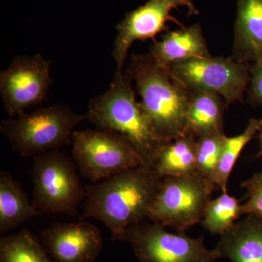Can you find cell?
Returning <instances> with one entry per match:
<instances>
[{
  "mask_svg": "<svg viewBox=\"0 0 262 262\" xmlns=\"http://www.w3.org/2000/svg\"><path fill=\"white\" fill-rule=\"evenodd\" d=\"M130 77L116 70L104 94L90 101L86 120L98 130H112L125 136L151 167L160 149L169 141L157 133L149 117L136 100Z\"/></svg>",
  "mask_w": 262,
  "mask_h": 262,
  "instance_id": "7a4b0ae2",
  "label": "cell"
},
{
  "mask_svg": "<svg viewBox=\"0 0 262 262\" xmlns=\"http://www.w3.org/2000/svg\"><path fill=\"white\" fill-rule=\"evenodd\" d=\"M72 156L81 175L94 183L146 165L127 138L112 130H75Z\"/></svg>",
  "mask_w": 262,
  "mask_h": 262,
  "instance_id": "8992f818",
  "label": "cell"
},
{
  "mask_svg": "<svg viewBox=\"0 0 262 262\" xmlns=\"http://www.w3.org/2000/svg\"><path fill=\"white\" fill-rule=\"evenodd\" d=\"M226 138L224 132H215L196 139V173L213 184Z\"/></svg>",
  "mask_w": 262,
  "mask_h": 262,
  "instance_id": "7402d4cb",
  "label": "cell"
},
{
  "mask_svg": "<svg viewBox=\"0 0 262 262\" xmlns=\"http://www.w3.org/2000/svg\"><path fill=\"white\" fill-rule=\"evenodd\" d=\"M27 229L0 239V262H55L47 248Z\"/></svg>",
  "mask_w": 262,
  "mask_h": 262,
  "instance_id": "d6986e66",
  "label": "cell"
},
{
  "mask_svg": "<svg viewBox=\"0 0 262 262\" xmlns=\"http://www.w3.org/2000/svg\"><path fill=\"white\" fill-rule=\"evenodd\" d=\"M261 129L262 119H251L242 134L234 137L226 138L214 181L215 187L220 188L222 192H227L229 176L243 149Z\"/></svg>",
  "mask_w": 262,
  "mask_h": 262,
  "instance_id": "44dd1931",
  "label": "cell"
},
{
  "mask_svg": "<svg viewBox=\"0 0 262 262\" xmlns=\"http://www.w3.org/2000/svg\"><path fill=\"white\" fill-rule=\"evenodd\" d=\"M41 236L55 262H94L103 249L101 231L84 220L53 224Z\"/></svg>",
  "mask_w": 262,
  "mask_h": 262,
  "instance_id": "7c38bea8",
  "label": "cell"
},
{
  "mask_svg": "<svg viewBox=\"0 0 262 262\" xmlns=\"http://www.w3.org/2000/svg\"><path fill=\"white\" fill-rule=\"evenodd\" d=\"M196 152V139L188 133L163 146L151 167L161 179L195 173Z\"/></svg>",
  "mask_w": 262,
  "mask_h": 262,
  "instance_id": "ac0fdd59",
  "label": "cell"
},
{
  "mask_svg": "<svg viewBox=\"0 0 262 262\" xmlns=\"http://www.w3.org/2000/svg\"><path fill=\"white\" fill-rule=\"evenodd\" d=\"M149 54L165 68L177 62L211 56L200 24L167 32L161 40H154Z\"/></svg>",
  "mask_w": 262,
  "mask_h": 262,
  "instance_id": "4fadbf2b",
  "label": "cell"
},
{
  "mask_svg": "<svg viewBox=\"0 0 262 262\" xmlns=\"http://www.w3.org/2000/svg\"><path fill=\"white\" fill-rule=\"evenodd\" d=\"M214 249L232 262H262V219L248 215L221 236Z\"/></svg>",
  "mask_w": 262,
  "mask_h": 262,
  "instance_id": "9a60e30c",
  "label": "cell"
},
{
  "mask_svg": "<svg viewBox=\"0 0 262 262\" xmlns=\"http://www.w3.org/2000/svg\"><path fill=\"white\" fill-rule=\"evenodd\" d=\"M166 69L190 92L213 91L225 98L226 106L242 102L251 80V65L223 57L193 58Z\"/></svg>",
  "mask_w": 262,
  "mask_h": 262,
  "instance_id": "ba28073f",
  "label": "cell"
},
{
  "mask_svg": "<svg viewBox=\"0 0 262 262\" xmlns=\"http://www.w3.org/2000/svg\"><path fill=\"white\" fill-rule=\"evenodd\" d=\"M248 94V102L252 106H262V60L251 65Z\"/></svg>",
  "mask_w": 262,
  "mask_h": 262,
  "instance_id": "cb8c5ba5",
  "label": "cell"
},
{
  "mask_svg": "<svg viewBox=\"0 0 262 262\" xmlns=\"http://www.w3.org/2000/svg\"><path fill=\"white\" fill-rule=\"evenodd\" d=\"M42 215L8 172H0V234H4L33 217Z\"/></svg>",
  "mask_w": 262,
  "mask_h": 262,
  "instance_id": "e0dca14e",
  "label": "cell"
},
{
  "mask_svg": "<svg viewBox=\"0 0 262 262\" xmlns=\"http://www.w3.org/2000/svg\"><path fill=\"white\" fill-rule=\"evenodd\" d=\"M32 177V204L42 215L72 216L86 198L75 162L58 150L33 158Z\"/></svg>",
  "mask_w": 262,
  "mask_h": 262,
  "instance_id": "5b68a950",
  "label": "cell"
},
{
  "mask_svg": "<svg viewBox=\"0 0 262 262\" xmlns=\"http://www.w3.org/2000/svg\"><path fill=\"white\" fill-rule=\"evenodd\" d=\"M126 75L134 80L140 104L155 130L170 141L188 134L187 112L190 91L150 54L132 55Z\"/></svg>",
  "mask_w": 262,
  "mask_h": 262,
  "instance_id": "3957f363",
  "label": "cell"
},
{
  "mask_svg": "<svg viewBox=\"0 0 262 262\" xmlns=\"http://www.w3.org/2000/svg\"><path fill=\"white\" fill-rule=\"evenodd\" d=\"M51 60L39 53L15 57L0 73V94L7 113L18 116L27 108L43 102L53 80Z\"/></svg>",
  "mask_w": 262,
  "mask_h": 262,
  "instance_id": "30bf717a",
  "label": "cell"
},
{
  "mask_svg": "<svg viewBox=\"0 0 262 262\" xmlns=\"http://www.w3.org/2000/svg\"><path fill=\"white\" fill-rule=\"evenodd\" d=\"M215 185L195 173L162 179L148 218L184 233L201 222Z\"/></svg>",
  "mask_w": 262,
  "mask_h": 262,
  "instance_id": "52a82bcc",
  "label": "cell"
},
{
  "mask_svg": "<svg viewBox=\"0 0 262 262\" xmlns=\"http://www.w3.org/2000/svg\"><path fill=\"white\" fill-rule=\"evenodd\" d=\"M124 241L132 246L139 262H215L220 258L215 249H207L203 237L170 233L154 222L144 221L127 227Z\"/></svg>",
  "mask_w": 262,
  "mask_h": 262,
  "instance_id": "9c48e42d",
  "label": "cell"
},
{
  "mask_svg": "<svg viewBox=\"0 0 262 262\" xmlns=\"http://www.w3.org/2000/svg\"><path fill=\"white\" fill-rule=\"evenodd\" d=\"M234 59L242 63L262 60V0H236Z\"/></svg>",
  "mask_w": 262,
  "mask_h": 262,
  "instance_id": "5bb4252c",
  "label": "cell"
},
{
  "mask_svg": "<svg viewBox=\"0 0 262 262\" xmlns=\"http://www.w3.org/2000/svg\"><path fill=\"white\" fill-rule=\"evenodd\" d=\"M242 213V205L227 192H222L207 205L203 220V227L212 234L222 236L230 230Z\"/></svg>",
  "mask_w": 262,
  "mask_h": 262,
  "instance_id": "ffe728a7",
  "label": "cell"
},
{
  "mask_svg": "<svg viewBox=\"0 0 262 262\" xmlns=\"http://www.w3.org/2000/svg\"><path fill=\"white\" fill-rule=\"evenodd\" d=\"M186 7L189 15L199 13L192 0H149L145 5L127 13L125 19L117 26V35L113 52L117 70L122 72L127 53L133 43L137 40L153 39L157 34L167 30L170 20L181 26L170 12Z\"/></svg>",
  "mask_w": 262,
  "mask_h": 262,
  "instance_id": "8fae6325",
  "label": "cell"
},
{
  "mask_svg": "<svg viewBox=\"0 0 262 262\" xmlns=\"http://www.w3.org/2000/svg\"><path fill=\"white\" fill-rule=\"evenodd\" d=\"M260 140H261V150H260L259 153H258V154L257 155L258 158H259V157L262 156V129L261 135H260Z\"/></svg>",
  "mask_w": 262,
  "mask_h": 262,
  "instance_id": "d4e9b609",
  "label": "cell"
},
{
  "mask_svg": "<svg viewBox=\"0 0 262 262\" xmlns=\"http://www.w3.org/2000/svg\"><path fill=\"white\" fill-rule=\"evenodd\" d=\"M187 112V132L196 139L215 132H223L226 103L222 96L210 91L190 92Z\"/></svg>",
  "mask_w": 262,
  "mask_h": 262,
  "instance_id": "2e32d148",
  "label": "cell"
},
{
  "mask_svg": "<svg viewBox=\"0 0 262 262\" xmlns=\"http://www.w3.org/2000/svg\"><path fill=\"white\" fill-rule=\"evenodd\" d=\"M84 120L85 115L75 113L67 105L56 104L3 120L0 131L15 152L34 158L70 145L75 127Z\"/></svg>",
  "mask_w": 262,
  "mask_h": 262,
  "instance_id": "277c9868",
  "label": "cell"
},
{
  "mask_svg": "<svg viewBox=\"0 0 262 262\" xmlns=\"http://www.w3.org/2000/svg\"><path fill=\"white\" fill-rule=\"evenodd\" d=\"M161 181L151 167L143 165L87 185L80 220L100 221L110 229L112 241H124L127 227L148 218Z\"/></svg>",
  "mask_w": 262,
  "mask_h": 262,
  "instance_id": "6da1fadb",
  "label": "cell"
},
{
  "mask_svg": "<svg viewBox=\"0 0 262 262\" xmlns=\"http://www.w3.org/2000/svg\"><path fill=\"white\" fill-rule=\"evenodd\" d=\"M247 190L248 201L242 205L243 215L262 219V173L254 174L241 184Z\"/></svg>",
  "mask_w": 262,
  "mask_h": 262,
  "instance_id": "603a6c76",
  "label": "cell"
}]
</instances>
